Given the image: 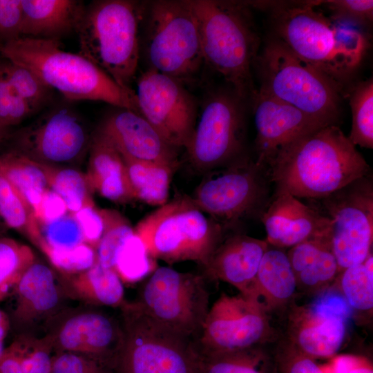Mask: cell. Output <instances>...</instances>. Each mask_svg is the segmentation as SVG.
<instances>
[{
	"label": "cell",
	"mask_w": 373,
	"mask_h": 373,
	"mask_svg": "<svg viewBox=\"0 0 373 373\" xmlns=\"http://www.w3.org/2000/svg\"><path fill=\"white\" fill-rule=\"evenodd\" d=\"M32 208L39 227L69 212L64 200L50 188L42 193Z\"/></svg>",
	"instance_id": "cell-49"
},
{
	"label": "cell",
	"mask_w": 373,
	"mask_h": 373,
	"mask_svg": "<svg viewBox=\"0 0 373 373\" xmlns=\"http://www.w3.org/2000/svg\"><path fill=\"white\" fill-rule=\"evenodd\" d=\"M0 67L14 91L28 104L32 113L51 99L53 90L32 70L7 59L0 61Z\"/></svg>",
	"instance_id": "cell-37"
},
{
	"label": "cell",
	"mask_w": 373,
	"mask_h": 373,
	"mask_svg": "<svg viewBox=\"0 0 373 373\" xmlns=\"http://www.w3.org/2000/svg\"><path fill=\"white\" fill-rule=\"evenodd\" d=\"M1 44H0V48H1Z\"/></svg>",
	"instance_id": "cell-55"
},
{
	"label": "cell",
	"mask_w": 373,
	"mask_h": 373,
	"mask_svg": "<svg viewBox=\"0 0 373 373\" xmlns=\"http://www.w3.org/2000/svg\"><path fill=\"white\" fill-rule=\"evenodd\" d=\"M11 296L15 303L8 314L15 336H43L48 322L68 307L69 300L56 271L37 259L23 274Z\"/></svg>",
	"instance_id": "cell-19"
},
{
	"label": "cell",
	"mask_w": 373,
	"mask_h": 373,
	"mask_svg": "<svg viewBox=\"0 0 373 373\" xmlns=\"http://www.w3.org/2000/svg\"><path fill=\"white\" fill-rule=\"evenodd\" d=\"M246 106L228 86L208 93L185 147L197 170L209 172L249 158L245 152Z\"/></svg>",
	"instance_id": "cell-10"
},
{
	"label": "cell",
	"mask_w": 373,
	"mask_h": 373,
	"mask_svg": "<svg viewBox=\"0 0 373 373\" xmlns=\"http://www.w3.org/2000/svg\"><path fill=\"white\" fill-rule=\"evenodd\" d=\"M12 131L0 132V145L3 144L8 138Z\"/></svg>",
	"instance_id": "cell-53"
},
{
	"label": "cell",
	"mask_w": 373,
	"mask_h": 373,
	"mask_svg": "<svg viewBox=\"0 0 373 373\" xmlns=\"http://www.w3.org/2000/svg\"><path fill=\"white\" fill-rule=\"evenodd\" d=\"M199 373H277L274 350L262 345L200 356Z\"/></svg>",
	"instance_id": "cell-30"
},
{
	"label": "cell",
	"mask_w": 373,
	"mask_h": 373,
	"mask_svg": "<svg viewBox=\"0 0 373 373\" xmlns=\"http://www.w3.org/2000/svg\"><path fill=\"white\" fill-rule=\"evenodd\" d=\"M271 184L267 169L249 158L204 179L191 198L227 230L245 218H260L272 195Z\"/></svg>",
	"instance_id": "cell-12"
},
{
	"label": "cell",
	"mask_w": 373,
	"mask_h": 373,
	"mask_svg": "<svg viewBox=\"0 0 373 373\" xmlns=\"http://www.w3.org/2000/svg\"><path fill=\"white\" fill-rule=\"evenodd\" d=\"M135 93L140 114L169 144L185 148L197 122V104L184 84L147 68Z\"/></svg>",
	"instance_id": "cell-17"
},
{
	"label": "cell",
	"mask_w": 373,
	"mask_h": 373,
	"mask_svg": "<svg viewBox=\"0 0 373 373\" xmlns=\"http://www.w3.org/2000/svg\"><path fill=\"white\" fill-rule=\"evenodd\" d=\"M21 36L57 39L75 31L85 5L77 0H21Z\"/></svg>",
	"instance_id": "cell-26"
},
{
	"label": "cell",
	"mask_w": 373,
	"mask_h": 373,
	"mask_svg": "<svg viewBox=\"0 0 373 373\" xmlns=\"http://www.w3.org/2000/svg\"><path fill=\"white\" fill-rule=\"evenodd\" d=\"M42 240L38 249L64 250L85 243L80 227L71 212L40 227Z\"/></svg>",
	"instance_id": "cell-40"
},
{
	"label": "cell",
	"mask_w": 373,
	"mask_h": 373,
	"mask_svg": "<svg viewBox=\"0 0 373 373\" xmlns=\"http://www.w3.org/2000/svg\"><path fill=\"white\" fill-rule=\"evenodd\" d=\"M274 334L269 313L259 301L223 293L209 307L195 344L203 356L267 345Z\"/></svg>",
	"instance_id": "cell-13"
},
{
	"label": "cell",
	"mask_w": 373,
	"mask_h": 373,
	"mask_svg": "<svg viewBox=\"0 0 373 373\" xmlns=\"http://www.w3.org/2000/svg\"><path fill=\"white\" fill-rule=\"evenodd\" d=\"M349 104L352 127L347 136L354 146L373 148V80L370 78L356 84L350 90Z\"/></svg>",
	"instance_id": "cell-35"
},
{
	"label": "cell",
	"mask_w": 373,
	"mask_h": 373,
	"mask_svg": "<svg viewBox=\"0 0 373 373\" xmlns=\"http://www.w3.org/2000/svg\"><path fill=\"white\" fill-rule=\"evenodd\" d=\"M21 0H0V44L21 37Z\"/></svg>",
	"instance_id": "cell-47"
},
{
	"label": "cell",
	"mask_w": 373,
	"mask_h": 373,
	"mask_svg": "<svg viewBox=\"0 0 373 373\" xmlns=\"http://www.w3.org/2000/svg\"><path fill=\"white\" fill-rule=\"evenodd\" d=\"M92 135L73 110L56 108L16 131L4 142L6 150L38 163L66 166L88 152Z\"/></svg>",
	"instance_id": "cell-15"
},
{
	"label": "cell",
	"mask_w": 373,
	"mask_h": 373,
	"mask_svg": "<svg viewBox=\"0 0 373 373\" xmlns=\"http://www.w3.org/2000/svg\"><path fill=\"white\" fill-rule=\"evenodd\" d=\"M122 157L135 199L159 207L169 201L175 166Z\"/></svg>",
	"instance_id": "cell-29"
},
{
	"label": "cell",
	"mask_w": 373,
	"mask_h": 373,
	"mask_svg": "<svg viewBox=\"0 0 373 373\" xmlns=\"http://www.w3.org/2000/svg\"><path fill=\"white\" fill-rule=\"evenodd\" d=\"M10 331V323L8 313L0 309V356L5 347V339Z\"/></svg>",
	"instance_id": "cell-52"
},
{
	"label": "cell",
	"mask_w": 373,
	"mask_h": 373,
	"mask_svg": "<svg viewBox=\"0 0 373 373\" xmlns=\"http://www.w3.org/2000/svg\"><path fill=\"white\" fill-rule=\"evenodd\" d=\"M266 240L233 233L223 237L202 267L205 279L221 280L251 297L261 259L268 248Z\"/></svg>",
	"instance_id": "cell-23"
},
{
	"label": "cell",
	"mask_w": 373,
	"mask_h": 373,
	"mask_svg": "<svg viewBox=\"0 0 373 373\" xmlns=\"http://www.w3.org/2000/svg\"><path fill=\"white\" fill-rule=\"evenodd\" d=\"M200 35L204 64L247 105L258 88L254 71L260 39L247 1L190 0Z\"/></svg>",
	"instance_id": "cell-3"
},
{
	"label": "cell",
	"mask_w": 373,
	"mask_h": 373,
	"mask_svg": "<svg viewBox=\"0 0 373 373\" xmlns=\"http://www.w3.org/2000/svg\"><path fill=\"white\" fill-rule=\"evenodd\" d=\"M31 114L29 106L14 91L0 67V124L11 128Z\"/></svg>",
	"instance_id": "cell-45"
},
{
	"label": "cell",
	"mask_w": 373,
	"mask_h": 373,
	"mask_svg": "<svg viewBox=\"0 0 373 373\" xmlns=\"http://www.w3.org/2000/svg\"><path fill=\"white\" fill-rule=\"evenodd\" d=\"M104 231L95 249L97 261L102 266L113 270L118 252L135 233L128 221L119 212L102 209Z\"/></svg>",
	"instance_id": "cell-39"
},
{
	"label": "cell",
	"mask_w": 373,
	"mask_h": 373,
	"mask_svg": "<svg viewBox=\"0 0 373 373\" xmlns=\"http://www.w3.org/2000/svg\"><path fill=\"white\" fill-rule=\"evenodd\" d=\"M205 281L202 274L157 267L134 302L158 322L195 341L210 307Z\"/></svg>",
	"instance_id": "cell-11"
},
{
	"label": "cell",
	"mask_w": 373,
	"mask_h": 373,
	"mask_svg": "<svg viewBox=\"0 0 373 373\" xmlns=\"http://www.w3.org/2000/svg\"><path fill=\"white\" fill-rule=\"evenodd\" d=\"M277 373H329L285 337L274 349Z\"/></svg>",
	"instance_id": "cell-42"
},
{
	"label": "cell",
	"mask_w": 373,
	"mask_h": 373,
	"mask_svg": "<svg viewBox=\"0 0 373 373\" xmlns=\"http://www.w3.org/2000/svg\"><path fill=\"white\" fill-rule=\"evenodd\" d=\"M144 243L134 233L117 254L113 270L123 284H133L147 278L157 267Z\"/></svg>",
	"instance_id": "cell-38"
},
{
	"label": "cell",
	"mask_w": 373,
	"mask_h": 373,
	"mask_svg": "<svg viewBox=\"0 0 373 373\" xmlns=\"http://www.w3.org/2000/svg\"><path fill=\"white\" fill-rule=\"evenodd\" d=\"M36 260L27 245L0 236V303L11 296L23 274Z\"/></svg>",
	"instance_id": "cell-34"
},
{
	"label": "cell",
	"mask_w": 373,
	"mask_h": 373,
	"mask_svg": "<svg viewBox=\"0 0 373 373\" xmlns=\"http://www.w3.org/2000/svg\"><path fill=\"white\" fill-rule=\"evenodd\" d=\"M55 270L63 274H75L91 267L97 262L95 249L84 243L64 250L46 249L42 252Z\"/></svg>",
	"instance_id": "cell-41"
},
{
	"label": "cell",
	"mask_w": 373,
	"mask_h": 373,
	"mask_svg": "<svg viewBox=\"0 0 373 373\" xmlns=\"http://www.w3.org/2000/svg\"><path fill=\"white\" fill-rule=\"evenodd\" d=\"M0 216L8 229H13L39 247L42 237L34 211L8 180L0 175Z\"/></svg>",
	"instance_id": "cell-32"
},
{
	"label": "cell",
	"mask_w": 373,
	"mask_h": 373,
	"mask_svg": "<svg viewBox=\"0 0 373 373\" xmlns=\"http://www.w3.org/2000/svg\"><path fill=\"white\" fill-rule=\"evenodd\" d=\"M119 309L124 339L115 373H199L193 340L158 322L134 301Z\"/></svg>",
	"instance_id": "cell-9"
},
{
	"label": "cell",
	"mask_w": 373,
	"mask_h": 373,
	"mask_svg": "<svg viewBox=\"0 0 373 373\" xmlns=\"http://www.w3.org/2000/svg\"><path fill=\"white\" fill-rule=\"evenodd\" d=\"M352 314L342 294L327 289L309 305L291 306L285 337L315 359L332 357L343 345Z\"/></svg>",
	"instance_id": "cell-18"
},
{
	"label": "cell",
	"mask_w": 373,
	"mask_h": 373,
	"mask_svg": "<svg viewBox=\"0 0 373 373\" xmlns=\"http://www.w3.org/2000/svg\"><path fill=\"white\" fill-rule=\"evenodd\" d=\"M256 128V164L266 169L277 151L325 124L260 90L251 102Z\"/></svg>",
	"instance_id": "cell-20"
},
{
	"label": "cell",
	"mask_w": 373,
	"mask_h": 373,
	"mask_svg": "<svg viewBox=\"0 0 373 373\" xmlns=\"http://www.w3.org/2000/svg\"><path fill=\"white\" fill-rule=\"evenodd\" d=\"M116 146L122 157L177 167L178 149L169 144L140 114L116 108L97 128Z\"/></svg>",
	"instance_id": "cell-21"
},
{
	"label": "cell",
	"mask_w": 373,
	"mask_h": 373,
	"mask_svg": "<svg viewBox=\"0 0 373 373\" xmlns=\"http://www.w3.org/2000/svg\"><path fill=\"white\" fill-rule=\"evenodd\" d=\"M0 55L68 99L99 101L140 114L134 90L119 86L79 53L65 51L57 39L20 37L2 44Z\"/></svg>",
	"instance_id": "cell-4"
},
{
	"label": "cell",
	"mask_w": 373,
	"mask_h": 373,
	"mask_svg": "<svg viewBox=\"0 0 373 373\" xmlns=\"http://www.w3.org/2000/svg\"><path fill=\"white\" fill-rule=\"evenodd\" d=\"M254 69L260 84L258 90L325 125L336 124L343 88L279 39L271 35L266 40Z\"/></svg>",
	"instance_id": "cell-6"
},
{
	"label": "cell",
	"mask_w": 373,
	"mask_h": 373,
	"mask_svg": "<svg viewBox=\"0 0 373 373\" xmlns=\"http://www.w3.org/2000/svg\"><path fill=\"white\" fill-rule=\"evenodd\" d=\"M287 255L298 291L320 294L336 281L340 274L330 236L302 242L289 248Z\"/></svg>",
	"instance_id": "cell-25"
},
{
	"label": "cell",
	"mask_w": 373,
	"mask_h": 373,
	"mask_svg": "<svg viewBox=\"0 0 373 373\" xmlns=\"http://www.w3.org/2000/svg\"><path fill=\"white\" fill-rule=\"evenodd\" d=\"M342 294L351 309L370 312L373 308V256L361 264L343 270L336 278Z\"/></svg>",
	"instance_id": "cell-36"
},
{
	"label": "cell",
	"mask_w": 373,
	"mask_h": 373,
	"mask_svg": "<svg viewBox=\"0 0 373 373\" xmlns=\"http://www.w3.org/2000/svg\"><path fill=\"white\" fill-rule=\"evenodd\" d=\"M248 3L269 12L272 36L342 88L369 48L365 32L333 21L318 8L320 0Z\"/></svg>",
	"instance_id": "cell-1"
},
{
	"label": "cell",
	"mask_w": 373,
	"mask_h": 373,
	"mask_svg": "<svg viewBox=\"0 0 373 373\" xmlns=\"http://www.w3.org/2000/svg\"><path fill=\"white\" fill-rule=\"evenodd\" d=\"M334 364V373H373L372 363L363 357L341 356Z\"/></svg>",
	"instance_id": "cell-51"
},
{
	"label": "cell",
	"mask_w": 373,
	"mask_h": 373,
	"mask_svg": "<svg viewBox=\"0 0 373 373\" xmlns=\"http://www.w3.org/2000/svg\"><path fill=\"white\" fill-rule=\"evenodd\" d=\"M51 373H115L111 364L86 354L55 353Z\"/></svg>",
	"instance_id": "cell-44"
},
{
	"label": "cell",
	"mask_w": 373,
	"mask_h": 373,
	"mask_svg": "<svg viewBox=\"0 0 373 373\" xmlns=\"http://www.w3.org/2000/svg\"><path fill=\"white\" fill-rule=\"evenodd\" d=\"M57 274L69 300L93 307L113 308H120L127 302L124 285L119 277L114 270L102 266L97 261L77 274Z\"/></svg>",
	"instance_id": "cell-27"
},
{
	"label": "cell",
	"mask_w": 373,
	"mask_h": 373,
	"mask_svg": "<svg viewBox=\"0 0 373 373\" xmlns=\"http://www.w3.org/2000/svg\"><path fill=\"white\" fill-rule=\"evenodd\" d=\"M146 1H94L75 32L79 53L123 88L133 90L140 57V28Z\"/></svg>",
	"instance_id": "cell-5"
},
{
	"label": "cell",
	"mask_w": 373,
	"mask_h": 373,
	"mask_svg": "<svg viewBox=\"0 0 373 373\" xmlns=\"http://www.w3.org/2000/svg\"><path fill=\"white\" fill-rule=\"evenodd\" d=\"M8 229V228L4 224L0 216V236H4Z\"/></svg>",
	"instance_id": "cell-54"
},
{
	"label": "cell",
	"mask_w": 373,
	"mask_h": 373,
	"mask_svg": "<svg viewBox=\"0 0 373 373\" xmlns=\"http://www.w3.org/2000/svg\"><path fill=\"white\" fill-rule=\"evenodd\" d=\"M142 24L148 69L183 84L193 80L204 60L198 22L190 1H146Z\"/></svg>",
	"instance_id": "cell-8"
},
{
	"label": "cell",
	"mask_w": 373,
	"mask_h": 373,
	"mask_svg": "<svg viewBox=\"0 0 373 373\" xmlns=\"http://www.w3.org/2000/svg\"><path fill=\"white\" fill-rule=\"evenodd\" d=\"M100 308L86 305L68 306L51 318L43 336L50 339L54 354H86L114 367L123 343V326L120 317Z\"/></svg>",
	"instance_id": "cell-16"
},
{
	"label": "cell",
	"mask_w": 373,
	"mask_h": 373,
	"mask_svg": "<svg viewBox=\"0 0 373 373\" xmlns=\"http://www.w3.org/2000/svg\"><path fill=\"white\" fill-rule=\"evenodd\" d=\"M266 169L274 192L316 200L369 175L370 169L336 124L321 126L286 144Z\"/></svg>",
	"instance_id": "cell-2"
},
{
	"label": "cell",
	"mask_w": 373,
	"mask_h": 373,
	"mask_svg": "<svg viewBox=\"0 0 373 373\" xmlns=\"http://www.w3.org/2000/svg\"><path fill=\"white\" fill-rule=\"evenodd\" d=\"M134 231L155 260L169 265L193 261L202 267L226 230L207 217L191 197L181 195L146 215Z\"/></svg>",
	"instance_id": "cell-7"
},
{
	"label": "cell",
	"mask_w": 373,
	"mask_h": 373,
	"mask_svg": "<svg viewBox=\"0 0 373 373\" xmlns=\"http://www.w3.org/2000/svg\"><path fill=\"white\" fill-rule=\"evenodd\" d=\"M26 347V337L15 336L0 356V373H23L22 361Z\"/></svg>",
	"instance_id": "cell-50"
},
{
	"label": "cell",
	"mask_w": 373,
	"mask_h": 373,
	"mask_svg": "<svg viewBox=\"0 0 373 373\" xmlns=\"http://www.w3.org/2000/svg\"><path fill=\"white\" fill-rule=\"evenodd\" d=\"M332 221L330 241L340 272L372 253L373 183L370 174L321 199Z\"/></svg>",
	"instance_id": "cell-14"
},
{
	"label": "cell",
	"mask_w": 373,
	"mask_h": 373,
	"mask_svg": "<svg viewBox=\"0 0 373 373\" xmlns=\"http://www.w3.org/2000/svg\"><path fill=\"white\" fill-rule=\"evenodd\" d=\"M0 175L25 198L30 206L48 187L39 163L15 151L0 153Z\"/></svg>",
	"instance_id": "cell-31"
},
{
	"label": "cell",
	"mask_w": 373,
	"mask_h": 373,
	"mask_svg": "<svg viewBox=\"0 0 373 373\" xmlns=\"http://www.w3.org/2000/svg\"><path fill=\"white\" fill-rule=\"evenodd\" d=\"M269 245L286 249L302 242L330 236L332 220L286 192H274L260 217Z\"/></svg>",
	"instance_id": "cell-22"
},
{
	"label": "cell",
	"mask_w": 373,
	"mask_h": 373,
	"mask_svg": "<svg viewBox=\"0 0 373 373\" xmlns=\"http://www.w3.org/2000/svg\"><path fill=\"white\" fill-rule=\"evenodd\" d=\"M26 337V347L22 361L23 373H51L54 351L50 339L45 335Z\"/></svg>",
	"instance_id": "cell-46"
},
{
	"label": "cell",
	"mask_w": 373,
	"mask_h": 373,
	"mask_svg": "<svg viewBox=\"0 0 373 373\" xmlns=\"http://www.w3.org/2000/svg\"><path fill=\"white\" fill-rule=\"evenodd\" d=\"M82 230L84 242L96 249L104 231L102 209L88 207L73 213Z\"/></svg>",
	"instance_id": "cell-48"
},
{
	"label": "cell",
	"mask_w": 373,
	"mask_h": 373,
	"mask_svg": "<svg viewBox=\"0 0 373 373\" xmlns=\"http://www.w3.org/2000/svg\"><path fill=\"white\" fill-rule=\"evenodd\" d=\"M329 11V18L334 22L367 27L373 19L372 0H329L321 1Z\"/></svg>",
	"instance_id": "cell-43"
},
{
	"label": "cell",
	"mask_w": 373,
	"mask_h": 373,
	"mask_svg": "<svg viewBox=\"0 0 373 373\" xmlns=\"http://www.w3.org/2000/svg\"><path fill=\"white\" fill-rule=\"evenodd\" d=\"M297 291L286 250L269 245L255 277L251 298L270 314L286 307Z\"/></svg>",
	"instance_id": "cell-28"
},
{
	"label": "cell",
	"mask_w": 373,
	"mask_h": 373,
	"mask_svg": "<svg viewBox=\"0 0 373 373\" xmlns=\"http://www.w3.org/2000/svg\"><path fill=\"white\" fill-rule=\"evenodd\" d=\"M39 164L48 187L64 200L69 212L95 206L84 174L69 166Z\"/></svg>",
	"instance_id": "cell-33"
},
{
	"label": "cell",
	"mask_w": 373,
	"mask_h": 373,
	"mask_svg": "<svg viewBox=\"0 0 373 373\" xmlns=\"http://www.w3.org/2000/svg\"><path fill=\"white\" fill-rule=\"evenodd\" d=\"M88 153L85 175L92 191L118 203L135 199L122 155L98 130L92 134Z\"/></svg>",
	"instance_id": "cell-24"
}]
</instances>
